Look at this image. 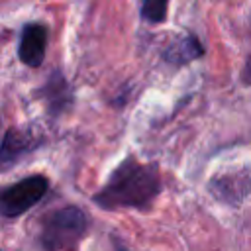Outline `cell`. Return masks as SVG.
<instances>
[{
	"mask_svg": "<svg viewBox=\"0 0 251 251\" xmlns=\"http://www.w3.org/2000/svg\"><path fill=\"white\" fill-rule=\"evenodd\" d=\"M47 41H49V29L41 22H29L20 31L18 41V59L22 65L37 69L45 61L47 53Z\"/></svg>",
	"mask_w": 251,
	"mask_h": 251,
	"instance_id": "obj_4",
	"label": "cell"
},
{
	"mask_svg": "<svg viewBox=\"0 0 251 251\" xmlns=\"http://www.w3.org/2000/svg\"><path fill=\"white\" fill-rule=\"evenodd\" d=\"M41 145V137L33 135L27 129H20V127H8L2 139V149H0V163L2 169H10L14 163H18L22 157H25L27 153L35 151Z\"/></svg>",
	"mask_w": 251,
	"mask_h": 251,
	"instance_id": "obj_6",
	"label": "cell"
},
{
	"mask_svg": "<svg viewBox=\"0 0 251 251\" xmlns=\"http://www.w3.org/2000/svg\"><path fill=\"white\" fill-rule=\"evenodd\" d=\"M49 190V178L45 175H29L24 176L0 192V214L6 220H14L24 216L27 210L37 206Z\"/></svg>",
	"mask_w": 251,
	"mask_h": 251,
	"instance_id": "obj_3",
	"label": "cell"
},
{
	"mask_svg": "<svg viewBox=\"0 0 251 251\" xmlns=\"http://www.w3.org/2000/svg\"><path fill=\"white\" fill-rule=\"evenodd\" d=\"M163 192V178L157 163H141L133 155L126 157L92 194L100 210H149Z\"/></svg>",
	"mask_w": 251,
	"mask_h": 251,
	"instance_id": "obj_1",
	"label": "cell"
},
{
	"mask_svg": "<svg viewBox=\"0 0 251 251\" xmlns=\"http://www.w3.org/2000/svg\"><path fill=\"white\" fill-rule=\"evenodd\" d=\"M169 2L171 0H141L139 2V16L147 24H163L169 14Z\"/></svg>",
	"mask_w": 251,
	"mask_h": 251,
	"instance_id": "obj_9",
	"label": "cell"
},
{
	"mask_svg": "<svg viewBox=\"0 0 251 251\" xmlns=\"http://www.w3.org/2000/svg\"><path fill=\"white\" fill-rule=\"evenodd\" d=\"M241 78H243V82H245V84H249V82H251V53H249V57H247V63H245V67H243Z\"/></svg>",
	"mask_w": 251,
	"mask_h": 251,
	"instance_id": "obj_10",
	"label": "cell"
},
{
	"mask_svg": "<svg viewBox=\"0 0 251 251\" xmlns=\"http://www.w3.org/2000/svg\"><path fill=\"white\" fill-rule=\"evenodd\" d=\"M251 190V175L235 173V175H218L210 180V192L224 202H239Z\"/></svg>",
	"mask_w": 251,
	"mask_h": 251,
	"instance_id": "obj_8",
	"label": "cell"
},
{
	"mask_svg": "<svg viewBox=\"0 0 251 251\" xmlns=\"http://www.w3.org/2000/svg\"><path fill=\"white\" fill-rule=\"evenodd\" d=\"M204 53H206V49L196 33H180L171 39V43L163 49L161 57L167 65L178 69V67L190 65L192 61L204 57Z\"/></svg>",
	"mask_w": 251,
	"mask_h": 251,
	"instance_id": "obj_7",
	"label": "cell"
},
{
	"mask_svg": "<svg viewBox=\"0 0 251 251\" xmlns=\"http://www.w3.org/2000/svg\"><path fill=\"white\" fill-rule=\"evenodd\" d=\"M41 98L45 100V106H47V114L55 120V118H61L63 114H67L73 104H75V94H73V88L65 76V73L61 69H53L45 80V84L41 86L39 90Z\"/></svg>",
	"mask_w": 251,
	"mask_h": 251,
	"instance_id": "obj_5",
	"label": "cell"
},
{
	"mask_svg": "<svg viewBox=\"0 0 251 251\" xmlns=\"http://www.w3.org/2000/svg\"><path fill=\"white\" fill-rule=\"evenodd\" d=\"M88 231V216L75 204L51 210L39 224V245L43 251H73Z\"/></svg>",
	"mask_w": 251,
	"mask_h": 251,
	"instance_id": "obj_2",
	"label": "cell"
}]
</instances>
